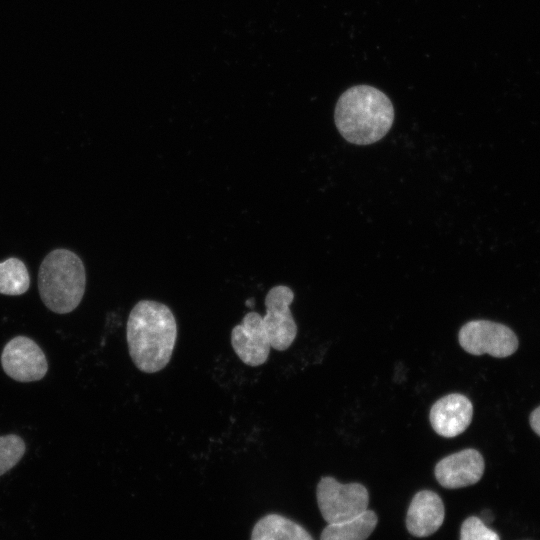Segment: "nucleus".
Segmentation results:
<instances>
[{
  "mask_svg": "<svg viewBox=\"0 0 540 540\" xmlns=\"http://www.w3.org/2000/svg\"><path fill=\"white\" fill-rule=\"evenodd\" d=\"M129 355L140 371L155 373L166 367L177 339V323L171 309L154 300H140L126 325Z\"/></svg>",
  "mask_w": 540,
  "mask_h": 540,
  "instance_id": "obj_1",
  "label": "nucleus"
},
{
  "mask_svg": "<svg viewBox=\"0 0 540 540\" xmlns=\"http://www.w3.org/2000/svg\"><path fill=\"white\" fill-rule=\"evenodd\" d=\"M334 121L346 141L370 145L389 132L394 121V108L381 90L369 85H356L339 97Z\"/></svg>",
  "mask_w": 540,
  "mask_h": 540,
  "instance_id": "obj_2",
  "label": "nucleus"
},
{
  "mask_svg": "<svg viewBox=\"0 0 540 540\" xmlns=\"http://www.w3.org/2000/svg\"><path fill=\"white\" fill-rule=\"evenodd\" d=\"M85 287V267L74 252L55 249L40 264L38 289L43 303L51 311L72 312L80 304Z\"/></svg>",
  "mask_w": 540,
  "mask_h": 540,
  "instance_id": "obj_3",
  "label": "nucleus"
},
{
  "mask_svg": "<svg viewBox=\"0 0 540 540\" xmlns=\"http://www.w3.org/2000/svg\"><path fill=\"white\" fill-rule=\"evenodd\" d=\"M316 495L320 513L328 524L351 520L368 510L369 493L360 483L342 484L333 477H322Z\"/></svg>",
  "mask_w": 540,
  "mask_h": 540,
  "instance_id": "obj_4",
  "label": "nucleus"
},
{
  "mask_svg": "<svg viewBox=\"0 0 540 540\" xmlns=\"http://www.w3.org/2000/svg\"><path fill=\"white\" fill-rule=\"evenodd\" d=\"M460 346L469 354H489L504 358L518 348L515 333L507 326L489 320H472L464 324L459 333Z\"/></svg>",
  "mask_w": 540,
  "mask_h": 540,
  "instance_id": "obj_5",
  "label": "nucleus"
},
{
  "mask_svg": "<svg viewBox=\"0 0 540 540\" xmlns=\"http://www.w3.org/2000/svg\"><path fill=\"white\" fill-rule=\"evenodd\" d=\"M293 300L294 292L285 285L274 286L265 297L266 313L262 320L271 347L278 351L288 349L297 335V325L290 311Z\"/></svg>",
  "mask_w": 540,
  "mask_h": 540,
  "instance_id": "obj_6",
  "label": "nucleus"
},
{
  "mask_svg": "<svg viewBox=\"0 0 540 540\" xmlns=\"http://www.w3.org/2000/svg\"><path fill=\"white\" fill-rule=\"evenodd\" d=\"M1 364L5 373L19 382L38 381L48 370L45 354L26 336H16L5 345Z\"/></svg>",
  "mask_w": 540,
  "mask_h": 540,
  "instance_id": "obj_7",
  "label": "nucleus"
},
{
  "mask_svg": "<svg viewBox=\"0 0 540 540\" xmlns=\"http://www.w3.org/2000/svg\"><path fill=\"white\" fill-rule=\"evenodd\" d=\"M231 344L239 359L246 365L256 367L264 364L270 353V341L262 315L248 312L240 324L231 331Z\"/></svg>",
  "mask_w": 540,
  "mask_h": 540,
  "instance_id": "obj_8",
  "label": "nucleus"
},
{
  "mask_svg": "<svg viewBox=\"0 0 540 540\" xmlns=\"http://www.w3.org/2000/svg\"><path fill=\"white\" fill-rule=\"evenodd\" d=\"M485 463L476 449H464L441 459L434 474L438 483L448 489L462 488L477 483L484 472Z\"/></svg>",
  "mask_w": 540,
  "mask_h": 540,
  "instance_id": "obj_9",
  "label": "nucleus"
},
{
  "mask_svg": "<svg viewBox=\"0 0 540 540\" xmlns=\"http://www.w3.org/2000/svg\"><path fill=\"white\" fill-rule=\"evenodd\" d=\"M473 405L464 395L448 394L437 400L430 409V423L434 431L445 438H453L470 425Z\"/></svg>",
  "mask_w": 540,
  "mask_h": 540,
  "instance_id": "obj_10",
  "label": "nucleus"
},
{
  "mask_svg": "<svg viewBox=\"0 0 540 540\" xmlns=\"http://www.w3.org/2000/svg\"><path fill=\"white\" fill-rule=\"evenodd\" d=\"M444 517L445 507L440 496L431 490H421L411 500L406 527L413 536L427 537L441 527Z\"/></svg>",
  "mask_w": 540,
  "mask_h": 540,
  "instance_id": "obj_11",
  "label": "nucleus"
},
{
  "mask_svg": "<svg viewBox=\"0 0 540 540\" xmlns=\"http://www.w3.org/2000/svg\"><path fill=\"white\" fill-rule=\"evenodd\" d=\"M250 540H314L298 523L279 514H267L259 519Z\"/></svg>",
  "mask_w": 540,
  "mask_h": 540,
  "instance_id": "obj_12",
  "label": "nucleus"
},
{
  "mask_svg": "<svg viewBox=\"0 0 540 540\" xmlns=\"http://www.w3.org/2000/svg\"><path fill=\"white\" fill-rule=\"evenodd\" d=\"M377 515L366 510L348 521L329 523L322 531L320 540H366L376 528Z\"/></svg>",
  "mask_w": 540,
  "mask_h": 540,
  "instance_id": "obj_13",
  "label": "nucleus"
},
{
  "mask_svg": "<svg viewBox=\"0 0 540 540\" xmlns=\"http://www.w3.org/2000/svg\"><path fill=\"white\" fill-rule=\"evenodd\" d=\"M30 286V276L25 264L11 257L0 262V293L10 296L25 293Z\"/></svg>",
  "mask_w": 540,
  "mask_h": 540,
  "instance_id": "obj_14",
  "label": "nucleus"
},
{
  "mask_svg": "<svg viewBox=\"0 0 540 540\" xmlns=\"http://www.w3.org/2000/svg\"><path fill=\"white\" fill-rule=\"evenodd\" d=\"M26 450L24 440L15 434L0 436V476L13 468Z\"/></svg>",
  "mask_w": 540,
  "mask_h": 540,
  "instance_id": "obj_15",
  "label": "nucleus"
},
{
  "mask_svg": "<svg viewBox=\"0 0 540 540\" xmlns=\"http://www.w3.org/2000/svg\"><path fill=\"white\" fill-rule=\"evenodd\" d=\"M460 540H500V537L480 518L470 516L461 525Z\"/></svg>",
  "mask_w": 540,
  "mask_h": 540,
  "instance_id": "obj_16",
  "label": "nucleus"
},
{
  "mask_svg": "<svg viewBox=\"0 0 540 540\" xmlns=\"http://www.w3.org/2000/svg\"><path fill=\"white\" fill-rule=\"evenodd\" d=\"M530 426L540 436V406L533 410L529 417Z\"/></svg>",
  "mask_w": 540,
  "mask_h": 540,
  "instance_id": "obj_17",
  "label": "nucleus"
}]
</instances>
